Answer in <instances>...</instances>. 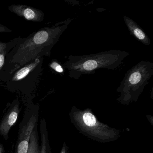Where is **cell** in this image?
Returning <instances> with one entry per match:
<instances>
[{
	"label": "cell",
	"instance_id": "obj_11",
	"mask_svg": "<svg viewBox=\"0 0 153 153\" xmlns=\"http://www.w3.org/2000/svg\"><path fill=\"white\" fill-rule=\"evenodd\" d=\"M19 38L20 36L14 38L8 42L0 41V71L2 70L5 64L6 56L17 43Z\"/></svg>",
	"mask_w": 153,
	"mask_h": 153
},
{
	"label": "cell",
	"instance_id": "obj_12",
	"mask_svg": "<svg viewBox=\"0 0 153 153\" xmlns=\"http://www.w3.org/2000/svg\"><path fill=\"white\" fill-rule=\"evenodd\" d=\"M41 146L39 145V137L37 126L32 132L27 153H40Z\"/></svg>",
	"mask_w": 153,
	"mask_h": 153
},
{
	"label": "cell",
	"instance_id": "obj_14",
	"mask_svg": "<svg viewBox=\"0 0 153 153\" xmlns=\"http://www.w3.org/2000/svg\"><path fill=\"white\" fill-rule=\"evenodd\" d=\"M12 32V30L7 27L0 24V33H10Z\"/></svg>",
	"mask_w": 153,
	"mask_h": 153
},
{
	"label": "cell",
	"instance_id": "obj_7",
	"mask_svg": "<svg viewBox=\"0 0 153 153\" xmlns=\"http://www.w3.org/2000/svg\"><path fill=\"white\" fill-rule=\"evenodd\" d=\"M8 9L17 16L28 21L41 22L44 19V13L42 10L30 6L14 4L9 6Z\"/></svg>",
	"mask_w": 153,
	"mask_h": 153
},
{
	"label": "cell",
	"instance_id": "obj_2",
	"mask_svg": "<svg viewBox=\"0 0 153 153\" xmlns=\"http://www.w3.org/2000/svg\"><path fill=\"white\" fill-rule=\"evenodd\" d=\"M129 55L128 52L113 50L88 55H70L64 66L69 76L78 79L83 75L95 74L99 69H115Z\"/></svg>",
	"mask_w": 153,
	"mask_h": 153
},
{
	"label": "cell",
	"instance_id": "obj_13",
	"mask_svg": "<svg viewBox=\"0 0 153 153\" xmlns=\"http://www.w3.org/2000/svg\"><path fill=\"white\" fill-rule=\"evenodd\" d=\"M50 67L53 69L56 72L59 73H62L64 72V70L62 66L59 64L57 62L52 61L50 64Z\"/></svg>",
	"mask_w": 153,
	"mask_h": 153
},
{
	"label": "cell",
	"instance_id": "obj_8",
	"mask_svg": "<svg viewBox=\"0 0 153 153\" xmlns=\"http://www.w3.org/2000/svg\"><path fill=\"white\" fill-rule=\"evenodd\" d=\"M123 20L131 35L145 45H150V39L143 29L134 20L126 16H123Z\"/></svg>",
	"mask_w": 153,
	"mask_h": 153
},
{
	"label": "cell",
	"instance_id": "obj_15",
	"mask_svg": "<svg viewBox=\"0 0 153 153\" xmlns=\"http://www.w3.org/2000/svg\"><path fill=\"white\" fill-rule=\"evenodd\" d=\"M60 153H69L68 147L66 145V142H64Z\"/></svg>",
	"mask_w": 153,
	"mask_h": 153
},
{
	"label": "cell",
	"instance_id": "obj_5",
	"mask_svg": "<svg viewBox=\"0 0 153 153\" xmlns=\"http://www.w3.org/2000/svg\"><path fill=\"white\" fill-rule=\"evenodd\" d=\"M39 116L38 109H30L25 113L19 125L16 153H27L33 131L37 126Z\"/></svg>",
	"mask_w": 153,
	"mask_h": 153
},
{
	"label": "cell",
	"instance_id": "obj_3",
	"mask_svg": "<svg viewBox=\"0 0 153 153\" xmlns=\"http://www.w3.org/2000/svg\"><path fill=\"white\" fill-rule=\"evenodd\" d=\"M69 116L75 128L91 139L105 143L112 142L120 137V131L99 121L89 108L80 110L72 106Z\"/></svg>",
	"mask_w": 153,
	"mask_h": 153
},
{
	"label": "cell",
	"instance_id": "obj_9",
	"mask_svg": "<svg viewBox=\"0 0 153 153\" xmlns=\"http://www.w3.org/2000/svg\"><path fill=\"white\" fill-rule=\"evenodd\" d=\"M43 58L36 59L33 61L25 65L19 69L15 71L11 78V81H19L25 79L27 76L29 75V73L36 68V67L42 61Z\"/></svg>",
	"mask_w": 153,
	"mask_h": 153
},
{
	"label": "cell",
	"instance_id": "obj_10",
	"mask_svg": "<svg viewBox=\"0 0 153 153\" xmlns=\"http://www.w3.org/2000/svg\"><path fill=\"white\" fill-rule=\"evenodd\" d=\"M40 133L42 144L40 153H51L48 138L47 124L44 119H41L40 120Z\"/></svg>",
	"mask_w": 153,
	"mask_h": 153
},
{
	"label": "cell",
	"instance_id": "obj_16",
	"mask_svg": "<svg viewBox=\"0 0 153 153\" xmlns=\"http://www.w3.org/2000/svg\"><path fill=\"white\" fill-rule=\"evenodd\" d=\"M0 153H5L4 146L1 143H0Z\"/></svg>",
	"mask_w": 153,
	"mask_h": 153
},
{
	"label": "cell",
	"instance_id": "obj_6",
	"mask_svg": "<svg viewBox=\"0 0 153 153\" xmlns=\"http://www.w3.org/2000/svg\"><path fill=\"white\" fill-rule=\"evenodd\" d=\"M20 102L15 99L11 103L0 122V136L5 140H8L9 134L12 126L16 123L20 113Z\"/></svg>",
	"mask_w": 153,
	"mask_h": 153
},
{
	"label": "cell",
	"instance_id": "obj_4",
	"mask_svg": "<svg viewBox=\"0 0 153 153\" xmlns=\"http://www.w3.org/2000/svg\"><path fill=\"white\" fill-rule=\"evenodd\" d=\"M153 75V62L141 61L127 71L117 88V101L123 104L136 102Z\"/></svg>",
	"mask_w": 153,
	"mask_h": 153
},
{
	"label": "cell",
	"instance_id": "obj_1",
	"mask_svg": "<svg viewBox=\"0 0 153 153\" xmlns=\"http://www.w3.org/2000/svg\"><path fill=\"white\" fill-rule=\"evenodd\" d=\"M72 19L54 24L51 27L41 28L19 40L6 56L2 71L10 76L23 66L36 59L50 56L53 47L59 42Z\"/></svg>",
	"mask_w": 153,
	"mask_h": 153
}]
</instances>
